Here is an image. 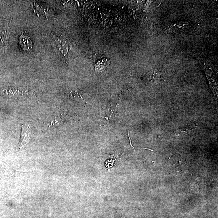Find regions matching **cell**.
<instances>
[{
  "label": "cell",
  "mask_w": 218,
  "mask_h": 218,
  "mask_svg": "<svg viewBox=\"0 0 218 218\" xmlns=\"http://www.w3.org/2000/svg\"><path fill=\"white\" fill-rule=\"evenodd\" d=\"M30 130L29 125L23 124L20 141V148H22L28 144L30 139Z\"/></svg>",
  "instance_id": "1"
},
{
  "label": "cell",
  "mask_w": 218,
  "mask_h": 218,
  "mask_svg": "<svg viewBox=\"0 0 218 218\" xmlns=\"http://www.w3.org/2000/svg\"><path fill=\"white\" fill-rule=\"evenodd\" d=\"M7 33L6 29L2 28L0 29V45L4 46L7 40Z\"/></svg>",
  "instance_id": "2"
}]
</instances>
